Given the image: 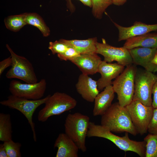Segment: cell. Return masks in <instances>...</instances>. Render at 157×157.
<instances>
[{
  "label": "cell",
  "mask_w": 157,
  "mask_h": 157,
  "mask_svg": "<svg viewBox=\"0 0 157 157\" xmlns=\"http://www.w3.org/2000/svg\"><path fill=\"white\" fill-rule=\"evenodd\" d=\"M112 132L104 126L90 122L87 137L106 139L125 152H133L141 157H145L146 144L144 140L137 141L131 140L129 138L128 132H125V135L123 137L117 136Z\"/></svg>",
  "instance_id": "1"
},
{
  "label": "cell",
  "mask_w": 157,
  "mask_h": 157,
  "mask_svg": "<svg viewBox=\"0 0 157 157\" xmlns=\"http://www.w3.org/2000/svg\"><path fill=\"white\" fill-rule=\"evenodd\" d=\"M101 123L112 132H128L134 136L138 134L126 107L121 106L118 102L112 104L101 115Z\"/></svg>",
  "instance_id": "2"
},
{
  "label": "cell",
  "mask_w": 157,
  "mask_h": 157,
  "mask_svg": "<svg viewBox=\"0 0 157 157\" xmlns=\"http://www.w3.org/2000/svg\"><path fill=\"white\" fill-rule=\"evenodd\" d=\"M90 122L88 116L78 112L69 114L65 121V133L83 152L87 150L86 138Z\"/></svg>",
  "instance_id": "3"
},
{
  "label": "cell",
  "mask_w": 157,
  "mask_h": 157,
  "mask_svg": "<svg viewBox=\"0 0 157 157\" xmlns=\"http://www.w3.org/2000/svg\"><path fill=\"white\" fill-rule=\"evenodd\" d=\"M137 69L136 65L133 64L126 66L112 82L113 88L117 94L118 102L122 106H126L133 100Z\"/></svg>",
  "instance_id": "4"
},
{
  "label": "cell",
  "mask_w": 157,
  "mask_h": 157,
  "mask_svg": "<svg viewBox=\"0 0 157 157\" xmlns=\"http://www.w3.org/2000/svg\"><path fill=\"white\" fill-rule=\"evenodd\" d=\"M77 101L74 98L63 92H56L50 95L45 103V106L39 112L38 120L44 122L50 117L60 115L72 110L76 105Z\"/></svg>",
  "instance_id": "5"
},
{
  "label": "cell",
  "mask_w": 157,
  "mask_h": 157,
  "mask_svg": "<svg viewBox=\"0 0 157 157\" xmlns=\"http://www.w3.org/2000/svg\"><path fill=\"white\" fill-rule=\"evenodd\" d=\"M50 95L41 99L33 100L16 96H8L6 100L0 102L2 105L17 110L21 113L27 119L33 133V140L37 141L35 123L33 121V115L36 109L44 104Z\"/></svg>",
  "instance_id": "6"
},
{
  "label": "cell",
  "mask_w": 157,
  "mask_h": 157,
  "mask_svg": "<svg viewBox=\"0 0 157 157\" xmlns=\"http://www.w3.org/2000/svg\"><path fill=\"white\" fill-rule=\"evenodd\" d=\"M6 47L13 61L11 68L6 74V77L9 79H18L26 83L37 82L38 78L31 62L25 57L15 53L8 44H6Z\"/></svg>",
  "instance_id": "7"
},
{
  "label": "cell",
  "mask_w": 157,
  "mask_h": 157,
  "mask_svg": "<svg viewBox=\"0 0 157 157\" xmlns=\"http://www.w3.org/2000/svg\"><path fill=\"white\" fill-rule=\"evenodd\" d=\"M157 80V75L153 72L137 69L133 100L138 101L145 106H151L152 89Z\"/></svg>",
  "instance_id": "8"
},
{
  "label": "cell",
  "mask_w": 157,
  "mask_h": 157,
  "mask_svg": "<svg viewBox=\"0 0 157 157\" xmlns=\"http://www.w3.org/2000/svg\"><path fill=\"white\" fill-rule=\"evenodd\" d=\"M126 107L138 134L142 135L147 133L154 109L152 105L145 106L138 101L133 100Z\"/></svg>",
  "instance_id": "9"
},
{
  "label": "cell",
  "mask_w": 157,
  "mask_h": 157,
  "mask_svg": "<svg viewBox=\"0 0 157 157\" xmlns=\"http://www.w3.org/2000/svg\"><path fill=\"white\" fill-rule=\"evenodd\" d=\"M46 87L47 82L44 78L34 83H23L13 80L10 82L9 89L12 95L28 99L36 100L43 97Z\"/></svg>",
  "instance_id": "10"
},
{
  "label": "cell",
  "mask_w": 157,
  "mask_h": 157,
  "mask_svg": "<svg viewBox=\"0 0 157 157\" xmlns=\"http://www.w3.org/2000/svg\"><path fill=\"white\" fill-rule=\"evenodd\" d=\"M102 41L101 43H97L96 53L104 57V61L108 63L116 61L125 67L133 64L129 49L124 47H119L111 46L104 39Z\"/></svg>",
  "instance_id": "11"
},
{
  "label": "cell",
  "mask_w": 157,
  "mask_h": 157,
  "mask_svg": "<svg viewBox=\"0 0 157 157\" xmlns=\"http://www.w3.org/2000/svg\"><path fill=\"white\" fill-rule=\"evenodd\" d=\"M124 67L117 63H108L102 60L98 70L101 75V77L97 81L99 90L100 91L106 87L112 85V80L122 73Z\"/></svg>",
  "instance_id": "12"
},
{
  "label": "cell",
  "mask_w": 157,
  "mask_h": 157,
  "mask_svg": "<svg viewBox=\"0 0 157 157\" xmlns=\"http://www.w3.org/2000/svg\"><path fill=\"white\" fill-rule=\"evenodd\" d=\"M129 51L133 64L141 66L146 70L153 73L157 72V67L151 62L157 53V48L137 47Z\"/></svg>",
  "instance_id": "13"
},
{
  "label": "cell",
  "mask_w": 157,
  "mask_h": 157,
  "mask_svg": "<svg viewBox=\"0 0 157 157\" xmlns=\"http://www.w3.org/2000/svg\"><path fill=\"white\" fill-rule=\"evenodd\" d=\"M119 31L118 41L127 39L138 35L157 30V24H147L140 22H135L129 27H124L113 22Z\"/></svg>",
  "instance_id": "14"
},
{
  "label": "cell",
  "mask_w": 157,
  "mask_h": 157,
  "mask_svg": "<svg viewBox=\"0 0 157 157\" xmlns=\"http://www.w3.org/2000/svg\"><path fill=\"white\" fill-rule=\"evenodd\" d=\"M75 86L78 93L83 99L89 102H94L99 93L97 81L83 73L79 76Z\"/></svg>",
  "instance_id": "15"
},
{
  "label": "cell",
  "mask_w": 157,
  "mask_h": 157,
  "mask_svg": "<svg viewBox=\"0 0 157 157\" xmlns=\"http://www.w3.org/2000/svg\"><path fill=\"white\" fill-rule=\"evenodd\" d=\"M97 54H81L70 61L78 67L82 73L93 75L98 72L99 66L102 61Z\"/></svg>",
  "instance_id": "16"
},
{
  "label": "cell",
  "mask_w": 157,
  "mask_h": 157,
  "mask_svg": "<svg viewBox=\"0 0 157 157\" xmlns=\"http://www.w3.org/2000/svg\"><path fill=\"white\" fill-rule=\"evenodd\" d=\"M54 146L58 149L56 157H78L79 149L78 147L65 133L59 134Z\"/></svg>",
  "instance_id": "17"
},
{
  "label": "cell",
  "mask_w": 157,
  "mask_h": 157,
  "mask_svg": "<svg viewBox=\"0 0 157 157\" xmlns=\"http://www.w3.org/2000/svg\"><path fill=\"white\" fill-rule=\"evenodd\" d=\"M112 85L106 87L95 98L93 114L94 116L102 115L111 105L115 97Z\"/></svg>",
  "instance_id": "18"
},
{
  "label": "cell",
  "mask_w": 157,
  "mask_h": 157,
  "mask_svg": "<svg viewBox=\"0 0 157 157\" xmlns=\"http://www.w3.org/2000/svg\"><path fill=\"white\" fill-rule=\"evenodd\" d=\"M128 49L137 47L157 48V33H148L130 38L123 46Z\"/></svg>",
  "instance_id": "19"
},
{
  "label": "cell",
  "mask_w": 157,
  "mask_h": 157,
  "mask_svg": "<svg viewBox=\"0 0 157 157\" xmlns=\"http://www.w3.org/2000/svg\"><path fill=\"white\" fill-rule=\"evenodd\" d=\"M61 40L69 47L75 49L80 54H93L96 53V45L97 42L96 37L86 40Z\"/></svg>",
  "instance_id": "20"
},
{
  "label": "cell",
  "mask_w": 157,
  "mask_h": 157,
  "mask_svg": "<svg viewBox=\"0 0 157 157\" xmlns=\"http://www.w3.org/2000/svg\"><path fill=\"white\" fill-rule=\"evenodd\" d=\"M12 133L10 115L0 113V140L4 142L12 140Z\"/></svg>",
  "instance_id": "21"
},
{
  "label": "cell",
  "mask_w": 157,
  "mask_h": 157,
  "mask_svg": "<svg viewBox=\"0 0 157 157\" xmlns=\"http://www.w3.org/2000/svg\"><path fill=\"white\" fill-rule=\"evenodd\" d=\"M25 21L27 24L34 26L40 30L43 36L47 37L50 34V30L42 18L34 13H26Z\"/></svg>",
  "instance_id": "22"
},
{
  "label": "cell",
  "mask_w": 157,
  "mask_h": 157,
  "mask_svg": "<svg viewBox=\"0 0 157 157\" xmlns=\"http://www.w3.org/2000/svg\"><path fill=\"white\" fill-rule=\"evenodd\" d=\"M26 13L18 15H10L6 18L4 22L6 28L12 31L16 32L27 25L25 21Z\"/></svg>",
  "instance_id": "23"
},
{
  "label": "cell",
  "mask_w": 157,
  "mask_h": 157,
  "mask_svg": "<svg viewBox=\"0 0 157 157\" xmlns=\"http://www.w3.org/2000/svg\"><path fill=\"white\" fill-rule=\"evenodd\" d=\"M92 13L94 17L99 19L107 8L113 4L112 0H91Z\"/></svg>",
  "instance_id": "24"
},
{
  "label": "cell",
  "mask_w": 157,
  "mask_h": 157,
  "mask_svg": "<svg viewBox=\"0 0 157 157\" xmlns=\"http://www.w3.org/2000/svg\"><path fill=\"white\" fill-rule=\"evenodd\" d=\"M144 140L146 144L145 157H157V134L149 133Z\"/></svg>",
  "instance_id": "25"
},
{
  "label": "cell",
  "mask_w": 157,
  "mask_h": 157,
  "mask_svg": "<svg viewBox=\"0 0 157 157\" xmlns=\"http://www.w3.org/2000/svg\"><path fill=\"white\" fill-rule=\"evenodd\" d=\"M3 144L8 157L22 156L20 151L22 144L20 143L15 142L11 140L3 142Z\"/></svg>",
  "instance_id": "26"
},
{
  "label": "cell",
  "mask_w": 157,
  "mask_h": 157,
  "mask_svg": "<svg viewBox=\"0 0 157 157\" xmlns=\"http://www.w3.org/2000/svg\"><path fill=\"white\" fill-rule=\"evenodd\" d=\"M68 47V45L60 39L59 40H56L54 42H49L48 48L52 53L54 55L63 53Z\"/></svg>",
  "instance_id": "27"
},
{
  "label": "cell",
  "mask_w": 157,
  "mask_h": 157,
  "mask_svg": "<svg viewBox=\"0 0 157 157\" xmlns=\"http://www.w3.org/2000/svg\"><path fill=\"white\" fill-rule=\"evenodd\" d=\"M80 54L75 49L69 46L64 52L57 55L58 57L60 60L66 61H70L79 56Z\"/></svg>",
  "instance_id": "28"
},
{
  "label": "cell",
  "mask_w": 157,
  "mask_h": 157,
  "mask_svg": "<svg viewBox=\"0 0 157 157\" xmlns=\"http://www.w3.org/2000/svg\"><path fill=\"white\" fill-rule=\"evenodd\" d=\"M148 132L150 134H157V108L154 109L153 114L148 125Z\"/></svg>",
  "instance_id": "29"
},
{
  "label": "cell",
  "mask_w": 157,
  "mask_h": 157,
  "mask_svg": "<svg viewBox=\"0 0 157 157\" xmlns=\"http://www.w3.org/2000/svg\"><path fill=\"white\" fill-rule=\"evenodd\" d=\"M12 59L11 56L0 62V76L7 68L12 66Z\"/></svg>",
  "instance_id": "30"
},
{
  "label": "cell",
  "mask_w": 157,
  "mask_h": 157,
  "mask_svg": "<svg viewBox=\"0 0 157 157\" xmlns=\"http://www.w3.org/2000/svg\"><path fill=\"white\" fill-rule=\"evenodd\" d=\"M152 94L153 95V98L152 105L154 108H157V80L153 86Z\"/></svg>",
  "instance_id": "31"
},
{
  "label": "cell",
  "mask_w": 157,
  "mask_h": 157,
  "mask_svg": "<svg viewBox=\"0 0 157 157\" xmlns=\"http://www.w3.org/2000/svg\"><path fill=\"white\" fill-rule=\"evenodd\" d=\"M0 157H8L3 143L0 144Z\"/></svg>",
  "instance_id": "32"
},
{
  "label": "cell",
  "mask_w": 157,
  "mask_h": 157,
  "mask_svg": "<svg viewBox=\"0 0 157 157\" xmlns=\"http://www.w3.org/2000/svg\"><path fill=\"white\" fill-rule=\"evenodd\" d=\"M113 4L117 6H122L124 4L127 0H112Z\"/></svg>",
  "instance_id": "33"
},
{
  "label": "cell",
  "mask_w": 157,
  "mask_h": 157,
  "mask_svg": "<svg viewBox=\"0 0 157 157\" xmlns=\"http://www.w3.org/2000/svg\"><path fill=\"white\" fill-rule=\"evenodd\" d=\"M84 5L92 7V3L91 0H79Z\"/></svg>",
  "instance_id": "34"
},
{
  "label": "cell",
  "mask_w": 157,
  "mask_h": 157,
  "mask_svg": "<svg viewBox=\"0 0 157 157\" xmlns=\"http://www.w3.org/2000/svg\"><path fill=\"white\" fill-rule=\"evenodd\" d=\"M67 3V5L71 11H72L74 9V6L72 4L71 0H66Z\"/></svg>",
  "instance_id": "35"
},
{
  "label": "cell",
  "mask_w": 157,
  "mask_h": 157,
  "mask_svg": "<svg viewBox=\"0 0 157 157\" xmlns=\"http://www.w3.org/2000/svg\"><path fill=\"white\" fill-rule=\"evenodd\" d=\"M151 62L153 64L157 67V53L155 55Z\"/></svg>",
  "instance_id": "36"
}]
</instances>
